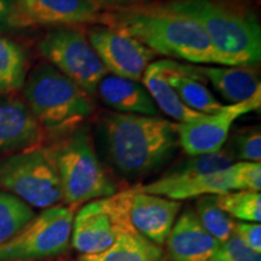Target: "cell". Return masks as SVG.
I'll return each mask as SVG.
<instances>
[{"mask_svg":"<svg viewBox=\"0 0 261 261\" xmlns=\"http://www.w3.org/2000/svg\"><path fill=\"white\" fill-rule=\"evenodd\" d=\"M102 16L87 0H12L5 19L14 28H28L92 23Z\"/></svg>","mask_w":261,"mask_h":261,"instance_id":"7c38bea8","label":"cell"},{"mask_svg":"<svg viewBox=\"0 0 261 261\" xmlns=\"http://www.w3.org/2000/svg\"><path fill=\"white\" fill-rule=\"evenodd\" d=\"M233 233L248 248H250L255 253L261 254V226L259 223L240 221L234 224Z\"/></svg>","mask_w":261,"mask_h":261,"instance_id":"f546056e","label":"cell"},{"mask_svg":"<svg viewBox=\"0 0 261 261\" xmlns=\"http://www.w3.org/2000/svg\"><path fill=\"white\" fill-rule=\"evenodd\" d=\"M261 107V91L240 103L224 106L219 112L207 114L189 122H174L178 143L190 156L212 154L223 149L233 122Z\"/></svg>","mask_w":261,"mask_h":261,"instance_id":"30bf717a","label":"cell"},{"mask_svg":"<svg viewBox=\"0 0 261 261\" xmlns=\"http://www.w3.org/2000/svg\"><path fill=\"white\" fill-rule=\"evenodd\" d=\"M87 2L93 4L94 6H97L99 9V6H116L117 9L119 8H125L127 3L132 2V0H87Z\"/></svg>","mask_w":261,"mask_h":261,"instance_id":"4dcf8cb0","label":"cell"},{"mask_svg":"<svg viewBox=\"0 0 261 261\" xmlns=\"http://www.w3.org/2000/svg\"><path fill=\"white\" fill-rule=\"evenodd\" d=\"M44 128L25 103L17 98L0 99V156L38 146Z\"/></svg>","mask_w":261,"mask_h":261,"instance_id":"9a60e30c","label":"cell"},{"mask_svg":"<svg viewBox=\"0 0 261 261\" xmlns=\"http://www.w3.org/2000/svg\"><path fill=\"white\" fill-rule=\"evenodd\" d=\"M35 217L32 207L16 196L0 191V247L9 242Z\"/></svg>","mask_w":261,"mask_h":261,"instance_id":"cb8c5ba5","label":"cell"},{"mask_svg":"<svg viewBox=\"0 0 261 261\" xmlns=\"http://www.w3.org/2000/svg\"><path fill=\"white\" fill-rule=\"evenodd\" d=\"M129 198L130 189L83 205L74 215L71 246L81 255L97 254L112 246L120 232L135 230L128 214Z\"/></svg>","mask_w":261,"mask_h":261,"instance_id":"ba28073f","label":"cell"},{"mask_svg":"<svg viewBox=\"0 0 261 261\" xmlns=\"http://www.w3.org/2000/svg\"><path fill=\"white\" fill-rule=\"evenodd\" d=\"M233 163L221 171L190 177H173L166 174L158 180L146 185H139L136 189L146 194L162 196L175 201L236 191L238 190V185Z\"/></svg>","mask_w":261,"mask_h":261,"instance_id":"5bb4252c","label":"cell"},{"mask_svg":"<svg viewBox=\"0 0 261 261\" xmlns=\"http://www.w3.org/2000/svg\"><path fill=\"white\" fill-rule=\"evenodd\" d=\"M166 243L172 261H210L220 244L202 227L192 210L178 215Z\"/></svg>","mask_w":261,"mask_h":261,"instance_id":"2e32d148","label":"cell"},{"mask_svg":"<svg viewBox=\"0 0 261 261\" xmlns=\"http://www.w3.org/2000/svg\"><path fill=\"white\" fill-rule=\"evenodd\" d=\"M97 92L100 99L116 113L156 116L159 112L151 96L139 81L110 75L100 81Z\"/></svg>","mask_w":261,"mask_h":261,"instance_id":"ac0fdd59","label":"cell"},{"mask_svg":"<svg viewBox=\"0 0 261 261\" xmlns=\"http://www.w3.org/2000/svg\"><path fill=\"white\" fill-rule=\"evenodd\" d=\"M41 56L65 75L89 96L97 87L108 70L91 46L89 39L75 29H57L50 32L39 42Z\"/></svg>","mask_w":261,"mask_h":261,"instance_id":"9c48e42d","label":"cell"},{"mask_svg":"<svg viewBox=\"0 0 261 261\" xmlns=\"http://www.w3.org/2000/svg\"><path fill=\"white\" fill-rule=\"evenodd\" d=\"M25 55L18 44L0 35V93L21 89L25 81Z\"/></svg>","mask_w":261,"mask_h":261,"instance_id":"7402d4cb","label":"cell"},{"mask_svg":"<svg viewBox=\"0 0 261 261\" xmlns=\"http://www.w3.org/2000/svg\"><path fill=\"white\" fill-rule=\"evenodd\" d=\"M10 8V2L9 0H0V21L3 18H6Z\"/></svg>","mask_w":261,"mask_h":261,"instance_id":"1f68e13d","label":"cell"},{"mask_svg":"<svg viewBox=\"0 0 261 261\" xmlns=\"http://www.w3.org/2000/svg\"><path fill=\"white\" fill-rule=\"evenodd\" d=\"M232 163L233 156L226 150L221 149L217 152H212V154L191 156V159L187 160L173 168L171 172H168L167 175L190 177V175L205 174V173L221 171V169L227 168Z\"/></svg>","mask_w":261,"mask_h":261,"instance_id":"484cf974","label":"cell"},{"mask_svg":"<svg viewBox=\"0 0 261 261\" xmlns=\"http://www.w3.org/2000/svg\"><path fill=\"white\" fill-rule=\"evenodd\" d=\"M100 22L136 38L155 55L197 64H217L203 28L167 6H125L103 14Z\"/></svg>","mask_w":261,"mask_h":261,"instance_id":"6da1fadb","label":"cell"},{"mask_svg":"<svg viewBox=\"0 0 261 261\" xmlns=\"http://www.w3.org/2000/svg\"><path fill=\"white\" fill-rule=\"evenodd\" d=\"M196 215L202 227L218 242H225L233 234L234 221L215 202L214 196H202L196 201Z\"/></svg>","mask_w":261,"mask_h":261,"instance_id":"d4e9b609","label":"cell"},{"mask_svg":"<svg viewBox=\"0 0 261 261\" xmlns=\"http://www.w3.org/2000/svg\"><path fill=\"white\" fill-rule=\"evenodd\" d=\"M100 132L109 161L128 177L159 168L179 144L174 122L159 116L113 113L103 120Z\"/></svg>","mask_w":261,"mask_h":261,"instance_id":"7a4b0ae2","label":"cell"},{"mask_svg":"<svg viewBox=\"0 0 261 261\" xmlns=\"http://www.w3.org/2000/svg\"><path fill=\"white\" fill-rule=\"evenodd\" d=\"M0 189L29 207H54L63 202L54 150L45 146L0 156Z\"/></svg>","mask_w":261,"mask_h":261,"instance_id":"8992f818","label":"cell"},{"mask_svg":"<svg viewBox=\"0 0 261 261\" xmlns=\"http://www.w3.org/2000/svg\"><path fill=\"white\" fill-rule=\"evenodd\" d=\"M188 70L198 80H207L225 99L240 103L252 98L261 91L256 71L249 67H212V65H189Z\"/></svg>","mask_w":261,"mask_h":261,"instance_id":"e0dca14e","label":"cell"},{"mask_svg":"<svg viewBox=\"0 0 261 261\" xmlns=\"http://www.w3.org/2000/svg\"><path fill=\"white\" fill-rule=\"evenodd\" d=\"M236 151L238 159L247 162H260L261 133L259 128L246 130L236 137Z\"/></svg>","mask_w":261,"mask_h":261,"instance_id":"83f0119b","label":"cell"},{"mask_svg":"<svg viewBox=\"0 0 261 261\" xmlns=\"http://www.w3.org/2000/svg\"><path fill=\"white\" fill-rule=\"evenodd\" d=\"M79 261H163L161 247L136 230L122 231L104 252L81 255Z\"/></svg>","mask_w":261,"mask_h":261,"instance_id":"44dd1931","label":"cell"},{"mask_svg":"<svg viewBox=\"0 0 261 261\" xmlns=\"http://www.w3.org/2000/svg\"><path fill=\"white\" fill-rule=\"evenodd\" d=\"M74 210L65 204L45 208L0 247V261H35L67 252L71 244Z\"/></svg>","mask_w":261,"mask_h":261,"instance_id":"52a82bcc","label":"cell"},{"mask_svg":"<svg viewBox=\"0 0 261 261\" xmlns=\"http://www.w3.org/2000/svg\"><path fill=\"white\" fill-rule=\"evenodd\" d=\"M210 261H261V254L248 248L233 233L228 240L219 244Z\"/></svg>","mask_w":261,"mask_h":261,"instance_id":"4316f807","label":"cell"},{"mask_svg":"<svg viewBox=\"0 0 261 261\" xmlns=\"http://www.w3.org/2000/svg\"><path fill=\"white\" fill-rule=\"evenodd\" d=\"M166 79L180 98V100L191 110L200 114H214L219 112L224 104L215 98L211 91L189 73L187 64H179L169 60Z\"/></svg>","mask_w":261,"mask_h":261,"instance_id":"ffe728a7","label":"cell"},{"mask_svg":"<svg viewBox=\"0 0 261 261\" xmlns=\"http://www.w3.org/2000/svg\"><path fill=\"white\" fill-rule=\"evenodd\" d=\"M180 208V201L130 189V224L137 232L160 247L167 241Z\"/></svg>","mask_w":261,"mask_h":261,"instance_id":"4fadbf2b","label":"cell"},{"mask_svg":"<svg viewBox=\"0 0 261 261\" xmlns=\"http://www.w3.org/2000/svg\"><path fill=\"white\" fill-rule=\"evenodd\" d=\"M87 39L106 69L115 76L140 81L155 57L136 38L107 25L91 28Z\"/></svg>","mask_w":261,"mask_h":261,"instance_id":"8fae6325","label":"cell"},{"mask_svg":"<svg viewBox=\"0 0 261 261\" xmlns=\"http://www.w3.org/2000/svg\"><path fill=\"white\" fill-rule=\"evenodd\" d=\"M167 8L203 28L217 64L250 67L260 61L261 29L253 15L215 0H177Z\"/></svg>","mask_w":261,"mask_h":261,"instance_id":"3957f363","label":"cell"},{"mask_svg":"<svg viewBox=\"0 0 261 261\" xmlns=\"http://www.w3.org/2000/svg\"><path fill=\"white\" fill-rule=\"evenodd\" d=\"M238 190H261V163L240 161L233 163Z\"/></svg>","mask_w":261,"mask_h":261,"instance_id":"f1b7e54d","label":"cell"},{"mask_svg":"<svg viewBox=\"0 0 261 261\" xmlns=\"http://www.w3.org/2000/svg\"><path fill=\"white\" fill-rule=\"evenodd\" d=\"M52 150L65 205L76 207L115 194V184L98 159L86 128L73 129Z\"/></svg>","mask_w":261,"mask_h":261,"instance_id":"5b68a950","label":"cell"},{"mask_svg":"<svg viewBox=\"0 0 261 261\" xmlns=\"http://www.w3.org/2000/svg\"><path fill=\"white\" fill-rule=\"evenodd\" d=\"M24 96L40 126L50 130H73L92 114L89 94L51 64L33 70Z\"/></svg>","mask_w":261,"mask_h":261,"instance_id":"277c9868","label":"cell"},{"mask_svg":"<svg viewBox=\"0 0 261 261\" xmlns=\"http://www.w3.org/2000/svg\"><path fill=\"white\" fill-rule=\"evenodd\" d=\"M169 60L151 62L143 74L142 83L159 109L177 122H189L200 119L204 114L196 113L181 102L166 79Z\"/></svg>","mask_w":261,"mask_h":261,"instance_id":"d6986e66","label":"cell"},{"mask_svg":"<svg viewBox=\"0 0 261 261\" xmlns=\"http://www.w3.org/2000/svg\"><path fill=\"white\" fill-rule=\"evenodd\" d=\"M215 202L228 217L243 223L261 221V195L257 191L236 190L214 196Z\"/></svg>","mask_w":261,"mask_h":261,"instance_id":"603a6c76","label":"cell"}]
</instances>
